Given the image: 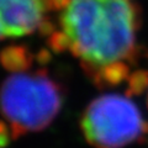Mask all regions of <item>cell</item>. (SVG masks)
Masks as SVG:
<instances>
[{"label":"cell","mask_w":148,"mask_h":148,"mask_svg":"<svg viewBox=\"0 0 148 148\" xmlns=\"http://www.w3.org/2000/svg\"><path fill=\"white\" fill-rule=\"evenodd\" d=\"M147 105H148V95H147Z\"/></svg>","instance_id":"8992f818"},{"label":"cell","mask_w":148,"mask_h":148,"mask_svg":"<svg viewBox=\"0 0 148 148\" xmlns=\"http://www.w3.org/2000/svg\"><path fill=\"white\" fill-rule=\"evenodd\" d=\"M26 69L14 71L0 86V112L11 138L48 127L59 114L64 100L61 83L46 71Z\"/></svg>","instance_id":"7a4b0ae2"},{"label":"cell","mask_w":148,"mask_h":148,"mask_svg":"<svg viewBox=\"0 0 148 148\" xmlns=\"http://www.w3.org/2000/svg\"><path fill=\"white\" fill-rule=\"evenodd\" d=\"M48 9H54L52 0H0V32L4 40L42 30Z\"/></svg>","instance_id":"277c9868"},{"label":"cell","mask_w":148,"mask_h":148,"mask_svg":"<svg viewBox=\"0 0 148 148\" xmlns=\"http://www.w3.org/2000/svg\"><path fill=\"white\" fill-rule=\"evenodd\" d=\"M51 47L68 51L100 86L128 79L137 54L140 11L130 0H67Z\"/></svg>","instance_id":"6da1fadb"},{"label":"cell","mask_w":148,"mask_h":148,"mask_svg":"<svg viewBox=\"0 0 148 148\" xmlns=\"http://www.w3.org/2000/svg\"><path fill=\"white\" fill-rule=\"evenodd\" d=\"M10 137H11V133L8 125L4 122H0V148L6 145L9 140H10Z\"/></svg>","instance_id":"5b68a950"},{"label":"cell","mask_w":148,"mask_h":148,"mask_svg":"<svg viewBox=\"0 0 148 148\" xmlns=\"http://www.w3.org/2000/svg\"><path fill=\"white\" fill-rule=\"evenodd\" d=\"M80 128L94 148H123L148 133L140 108L121 94H104L92 100L83 112Z\"/></svg>","instance_id":"3957f363"}]
</instances>
